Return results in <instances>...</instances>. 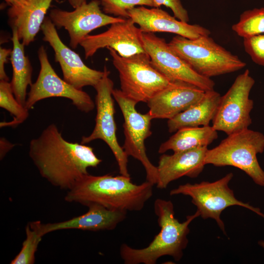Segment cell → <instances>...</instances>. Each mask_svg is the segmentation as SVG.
Segmentation results:
<instances>
[{"instance_id": "cell-28", "label": "cell", "mask_w": 264, "mask_h": 264, "mask_svg": "<svg viewBox=\"0 0 264 264\" xmlns=\"http://www.w3.org/2000/svg\"><path fill=\"white\" fill-rule=\"evenodd\" d=\"M243 44L252 61L264 67V34L243 38Z\"/></svg>"}, {"instance_id": "cell-25", "label": "cell", "mask_w": 264, "mask_h": 264, "mask_svg": "<svg viewBox=\"0 0 264 264\" xmlns=\"http://www.w3.org/2000/svg\"><path fill=\"white\" fill-rule=\"evenodd\" d=\"M232 29L243 39L264 34V7L243 12Z\"/></svg>"}, {"instance_id": "cell-34", "label": "cell", "mask_w": 264, "mask_h": 264, "mask_svg": "<svg viewBox=\"0 0 264 264\" xmlns=\"http://www.w3.org/2000/svg\"><path fill=\"white\" fill-rule=\"evenodd\" d=\"M258 244L264 249V241L261 240L259 241Z\"/></svg>"}, {"instance_id": "cell-13", "label": "cell", "mask_w": 264, "mask_h": 264, "mask_svg": "<svg viewBox=\"0 0 264 264\" xmlns=\"http://www.w3.org/2000/svg\"><path fill=\"white\" fill-rule=\"evenodd\" d=\"M100 5L99 0H92L84 3L72 11L54 8L50 10L49 17L56 27H63L67 31L70 45L75 49L92 31L126 19L103 13Z\"/></svg>"}, {"instance_id": "cell-11", "label": "cell", "mask_w": 264, "mask_h": 264, "mask_svg": "<svg viewBox=\"0 0 264 264\" xmlns=\"http://www.w3.org/2000/svg\"><path fill=\"white\" fill-rule=\"evenodd\" d=\"M40 70L35 83L30 87V91L25 104L29 110L39 101L50 97H63L70 100L79 110L88 113L95 104L90 96L82 89H79L61 79L52 67L45 48L41 46L38 50Z\"/></svg>"}, {"instance_id": "cell-24", "label": "cell", "mask_w": 264, "mask_h": 264, "mask_svg": "<svg viewBox=\"0 0 264 264\" xmlns=\"http://www.w3.org/2000/svg\"><path fill=\"white\" fill-rule=\"evenodd\" d=\"M0 107L8 111L13 117V119L10 122H1L0 128L16 127L25 121L29 114V110L17 101L11 83L7 81H0Z\"/></svg>"}, {"instance_id": "cell-26", "label": "cell", "mask_w": 264, "mask_h": 264, "mask_svg": "<svg viewBox=\"0 0 264 264\" xmlns=\"http://www.w3.org/2000/svg\"><path fill=\"white\" fill-rule=\"evenodd\" d=\"M26 237L19 253L10 264H33L35 253L43 237L40 233L36 221L29 222L25 227Z\"/></svg>"}, {"instance_id": "cell-20", "label": "cell", "mask_w": 264, "mask_h": 264, "mask_svg": "<svg viewBox=\"0 0 264 264\" xmlns=\"http://www.w3.org/2000/svg\"><path fill=\"white\" fill-rule=\"evenodd\" d=\"M53 0H27L24 4L10 6L8 10L12 27L24 46L33 42L41 28Z\"/></svg>"}, {"instance_id": "cell-19", "label": "cell", "mask_w": 264, "mask_h": 264, "mask_svg": "<svg viewBox=\"0 0 264 264\" xmlns=\"http://www.w3.org/2000/svg\"><path fill=\"white\" fill-rule=\"evenodd\" d=\"M207 147L163 154L159 157L157 166V188L165 189L171 182L182 176L195 178L202 172Z\"/></svg>"}, {"instance_id": "cell-1", "label": "cell", "mask_w": 264, "mask_h": 264, "mask_svg": "<svg viewBox=\"0 0 264 264\" xmlns=\"http://www.w3.org/2000/svg\"><path fill=\"white\" fill-rule=\"evenodd\" d=\"M28 153L43 178L67 190L88 174V168L96 167L102 162L92 147L65 139L54 123L30 141Z\"/></svg>"}, {"instance_id": "cell-31", "label": "cell", "mask_w": 264, "mask_h": 264, "mask_svg": "<svg viewBox=\"0 0 264 264\" xmlns=\"http://www.w3.org/2000/svg\"><path fill=\"white\" fill-rule=\"evenodd\" d=\"M14 146V145L8 142L4 138H0V157L2 159L6 154Z\"/></svg>"}, {"instance_id": "cell-16", "label": "cell", "mask_w": 264, "mask_h": 264, "mask_svg": "<svg viewBox=\"0 0 264 264\" xmlns=\"http://www.w3.org/2000/svg\"><path fill=\"white\" fill-rule=\"evenodd\" d=\"M129 18L139 25L143 33L167 32L188 39L210 36L207 28L198 24L181 21L159 7H134L128 12Z\"/></svg>"}, {"instance_id": "cell-2", "label": "cell", "mask_w": 264, "mask_h": 264, "mask_svg": "<svg viewBox=\"0 0 264 264\" xmlns=\"http://www.w3.org/2000/svg\"><path fill=\"white\" fill-rule=\"evenodd\" d=\"M154 185L147 180L136 184L130 176L121 175L88 174L67 190L65 199L87 206L98 204L110 210L137 212L153 196Z\"/></svg>"}, {"instance_id": "cell-7", "label": "cell", "mask_w": 264, "mask_h": 264, "mask_svg": "<svg viewBox=\"0 0 264 264\" xmlns=\"http://www.w3.org/2000/svg\"><path fill=\"white\" fill-rule=\"evenodd\" d=\"M233 177L229 173L214 182L202 181L194 184L187 183L179 185L170 192L171 196L183 195L191 198L200 216L204 220L209 218L216 220L219 227L226 235L223 221L220 219L221 213L226 208L234 205L248 209L264 218V214L259 208L254 207L247 203L239 200L235 197L233 191L228 186Z\"/></svg>"}, {"instance_id": "cell-12", "label": "cell", "mask_w": 264, "mask_h": 264, "mask_svg": "<svg viewBox=\"0 0 264 264\" xmlns=\"http://www.w3.org/2000/svg\"><path fill=\"white\" fill-rule=\"evenodd\" d=\"M144 47L152 65L171 82L182 81L206 91L214 89L215 82L194 70L170 47L164 39L154 33H143Z\"/></svg>"}, {"instance_id": "cell-18", "label": "cell", "mask_w": 264, "mask_h": 264, "mask_svg": "<svg viewBox=\"0 0 264 264\" xmlns=\"http://www.w3.org/2000/svg\"><path fill=\"white\" fill-rule=\"evenodd\" d=\"M87 206L88 209L86 213L65 221L45 224L36 221L40 234L44 236L52 232L66 229L112 230L126 218L127 212L125 211L109 209L98 204Z\"/></svg>"}, {"instance_id": "cell-23", "label": "cell", "mask_w": 264, "mask_h": 264, "mask_svg": "<svg viewBox=\"0 0 264 264\" xmlns=\"http://www.w3.org/2000/svg\"><path fill=\"white\" fill-rule=\"evenodd\" d=\"M217 132L210 125L180 129L161 144L158 153L163 154L169 150H172L175 153L208 147L218 138Z\"/></svg>"}, {"instance_id": "cell-33", "label": "cell", "mask_w": 264, "mask_h": 264, "mask_svg": "<svg viewBox=\"0 0 264 264\" xmlns=\"http://www.w3.org/2000/svg\"><path fill=\"white\" fill-rule=\"evenodd\" d=\"M67 1L73 8H76L87 2L86 0H67Z\"/></svg>"}, {"instance_id": "cell-14", "label": "cell", "mask_w": 264, "mask_h": 264, "mask_svg": "<svg viewBox=\"0 0 264 264\" xmlns=\"http://www.w3.org/2000/svg\"><path fill=\"white\" fill-rule=\"evenodd\" d=\"M41 29L43 40L47 42L54 51L55 60L61 66L63 79L79 89L86 86L94 87L102 78L104 71L87 66L76 52L64 44L49 17H45Z\"/></svg>"}, {"instance_id": "cell-29", "label": "cell", "mask_w": 264, "mask_h": 264, "mask_svg": "<svg viewBox=\"0 0 264 264\" xmlns=\"http://www.w3.org/2000/svg\"><path fill=\"white\" fill-rule=\"evenodd\" d=\"M154 7L163 5L171 9L174 17L178 20L188 22L189 17L187 10L183 7L180 0H153Z\"/></svg>"}, {"instance_id": "cell-32", "label": "cell", "mask_w": 264, "mask_h": 264, "mask_svg": "<svg viewBox=\"0 0 264 264\" xmlns=\"http://www.w3.org/2000/svg\"><path fill=\"white\" fill-rule=\"evenodd\" d=\"M10 6H18L24 4L27 0H4Z\"/></svg>"}, {"instance_id": "cell-10", "label": "cell", "mask_w": 264, "mask_h": 264, "mask_svg": "<svg viewBox=\"0 0 264 264\" xmlns=\"http://www.w3.org/2000/svg\"><path fill=\"white\" fill-rule=\"evenodd\" d=\"M103 71L102 78L94 87L96 91L95 125L90 134L82 137L81 143L86 144L96 139L104 141L115 157L120 174L130 176L128 169V156L119 144L116 137L115 110L112 97L113 82L109 77L110 72L106 66Z\"/></svg>"}, {"instance_id": "cell-8", "label": "cell", "mask_w": 264, "mask_h": 264, "mask_svg": "<svg viewBox=\"0 0 264 264\" xmlns=\"http://www.w3.org/2000/svg\"><path fill=\"white\" fill-rule=\"evenodd\" d=\"M255 80L247 69L239 75L222 96L212 126L217 131L227 135L248 129L252 124L250 112L254 107L253 101L249 98Z\"/></svg>"}, {"instance_id": "cell-9", "label": "cell", "mask_w": 264, "mask_h": 264, "mask_svg": "<svg viewBox=\"0 0 264 264\" xmlns=\"http://www.w3.org/2000/svg\"><path fill=\"white\" fill-rule=\"evenodd\" d=\"M112 96L117 103L123 115L125 141L122 147L126 154L138 160L143 166L146 180L156 184L158 179L157 167L150 161L144 144L146 139L151 136V121L149 113L142 114L135 109L137 103L126 96L120 89H114Z\"/></svg>"}, {"instance_id": "cell-3", "label": "cell", "mask_w": 264, "mask_h": 264, "mask_svg": "<svg viewBox=\"0 0 264 264\" xmlns=\"http://www.w3.org/2000/svg\"><path fill=\"white\" fill-rule=\"evenodd\" d=\"M154 209L160 228L159 232L143 248H134L122 243L119 253L124 264H155L164 256H171L176 262L182 259L188 243L189 225L200 216L199 212L197 211L187 216L186 220L181 222L175 216L174 205L171 200L157 198L154 202Z\"/></svg>"}, {"instance_id": "cell-6", "label": "cell", "mask_w": 264, "mask_h": 264, "mask_svg": "<svg viewBox=\"0 0 264 264\" xmlns=\"http://www.w3.org/2000/svg\"><path fill=\"white\" fill-rule=\"evenodd\" d=\"M107 49L119 73L120 90L130 99L147 103L171 83L152 65L146 52L122 57L114 49Z\"/></svg>"}, {"instance_id": "cell-17", "label": "cell", "mask_w": 264, "mask_h": 264, "mask_svg": "<svg viewBox=\"0 0 264 264\" xmlns=\"http://www.w3.org/2000/svg\"><path fill=\"white\" fill-rule=\"evenodd\" d=\"M205 91L192 84L174 81L147 103L152 118L170 119L198 102Z\"/></svg>"}, {"instance_id": "cell-4", "label": "cell", "mask_w": 264, "mask_h": 264, "mask_svg": "<svg viewBox=\"0 0 264 264\" xmlns=\"http://www.w3.org/2000/svg\"><path fill=\"white\" fill-rule=\"evenodd\" d=\"M168 44L194 70L205 77L211 78L235 72L246 65L210 36L191 39L176 35Z\"/></svg>"}, {"instance_id": "cell-30", "label": "cell", "mask_w": 264, "mask_h": 264, "mask_svg": "<svg viewBox=\"0 0 264 264\" xmlns=\"http://www.w3.org/2000/svg\"><path fill=\"white\" fill-rule=\"evenodd\" d=\"M12 49L0 48V80L8 81L9 78L5 70V64L7 62L8 57L11 55Z\"/></svg>"}, {"instance_id": "cell-22", "label": "cell", "mask_w": 264, "mask_h": 264, "mask_svg": "<svg viewBox=\"0 0 264 264\" xmlns=\"http://www.w3.org/2000/svg\"><path fill=\"white\" fill-rule=\"evenodd\" d=\"M12 27L13 48L10 55L13 74L10 82L17 101L25 106L27 87L32 83V67L24 53V45L19 40L15 27Z\"/></svg>"}, {"instance_id": "cell-21", "label": "cell", "mask_w": 264, "mask_h": 264, "mask_svg": "<svg viewBox=\"0 0 264 264\" xmlns=\"http://www.w3.org/2000/svg\"><path fill=\"white\" fill-rule=\"evenodd\" d=\"M220 97L214 89L205 91L198 102L168 120L169 132H175L184 128L209 125L215 115Z\"/></svg>"}, {"instance_id": "cell-5", "label": "cell", "mask_w": 264, "mask_h": 264, "mask_svg": "<svg viewBox=\"0 0 264 264\" xmlns=\"http://www.w3.org/2000/svg\"><path fill=\"white\" fill-rule=\"evenodd\" d=\"M264 151V134L248 128L227 135L217 146L208 149L205 163L217 167H236L256 184L264 186V171L257 158V154Z\"/></svg>"}, {"instance_id": "cell-15", "label": "cell", "mask_w": 264, "mask_h": 264, "mask_svg": "<svg viewBox=\"0 0 264 264\" xmlns=\"http://www.w3.org/2000/svg\"><path fill=\"white\" fill-rule=\"evenodd\" d=\"M130 19L110 24L109 29L96 35H88L80 43L86 59L92 57L100 49L110 47L120 56L129 57L146 52L143 32Z\"/></svg>"}, {"instance_id": "cell-27", "label": "cell", "mask_w": 264, "mask_h": 264, "mask_svg": "<svg viewBox=\"0 0 264 264\" xmlns=\"http://www.w3.org/2000/svg\"><path fill=\"white\" fill-rule=\"evenodd\" d=\"M103 11L109 15L128 19V11L136 6L154 7L153 0H99Z\"/></svg>"}]
</instances>
